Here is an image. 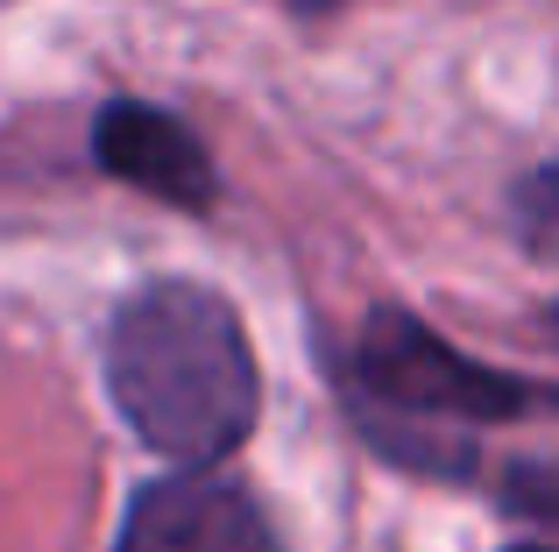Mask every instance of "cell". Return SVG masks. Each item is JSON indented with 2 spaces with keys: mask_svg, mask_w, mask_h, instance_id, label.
<instances>
[{
  "mask_svg": "<svg viewBox=\"0 0 559 552\" xmlns=\"http://www.w3.org/2000/svg\"><path fill=\"white\" fill-rule=\"evenodd\" d=\"M503 503L532 525H552L559 531V460H518L503 475Z\"/></svg>",
  "mask_w": 559,
  "mask_h": 552,
  "instance_id": "5",
  "label": "cell"
},
{
  "mask_svg": "<svg viewBox=\"0 0 559 552\" xmlns=\"http://www.w3.org/2000/svg\"><path fill=\"white\" fill-rule=\"evenodd\" d=\"M518 213H524V227H532L538 249H559V164H546L538 178H524Z\"/></svg>",
  "mask_w": 559,
  "mask_h": 552,
  "instance_id": "6",
  "label": "cell"
},
{
  "mask_svg": "<svg viewBox=\"0 0 559 552\" xmlns=\"http://www.w3.org/2000/svg\"><path fill=\"white\" fill-rule=\"evenodd\" d=\"M107 389L121 418L178 468H213L248 440L262 404L248 326L213 284L164 276L114 312Z\"/></svg>",
  "mask_w": 559,
  "mask_h": 552,
  "instance_id": "1",
  "label": "cell"
},
{
  "mask_svg": "<svg viewBox=\"0 0 559 552\" xmlns=\"http://www.w3.org/2000/svg\"><path fill=\"white\" fill-rule=\"evenodd\" d=\"M510 552H559V545H510Z\"/></svg>",
  "mask_w": 559,
  "mask_h": 552,
  "instance_id": "7",
  "label": "cell"
},
{
  "mask_svg": "<svg viewBox=\"0 0 559 552\" xmlns=\"http://www.w3.org/2000/svg\"><path fill=\"white\" fill-rule=\"evenodd\" d=\"M355 397L369 418V440H382L396 460L461 475L467 432L524 411L532 389L467 361L411 312H376L355 340Z\"/></svg>",
  "mask_w": 559,
  "mask_h": 552,
  "instance_id": "2",
  "label": "cell"
},
{
  "mask_svg": "<svg viewBox=\"0 0 559 552\" xmlns=\"http://www.w3.org/2000/svg\"><path fill=\"white\" fill-rule=\"evenodd\" d=\"M552 333H559V312H552Z\"/></svg>",
  "mask_w": 559,
  "mask_h": 552,
  "instance_id": "9",
  "label": "cell"
},
{
  "mask_svg": "<svg viewBox=\"0 0 559 552\" xmlns=\"http://www.w3.org/2000/svg\"><path fill=\"white\" fill-rule=\"evenodd\" d=\"M121 552H284L241 482L219 475H170L128 503Z\"/></svg>",
  "mask_w": 559,
  "mask_h": 552,
  "instance_id": "3",
  "label": "cell"
},
{
  "mask_svg": "<svg viewBox=\"0 0 559 552\" xmlns=\"http://www.w3.org/2000/svg\"><path fill=\"white\" fill-rule=\"evenodd\" d=\"M93 156H99L107 178L164 199V206H185V213H205L213 192H219V170H213V156H205V142L191 135L178 113L142 107V99H114V107H99Z\"/></svg>",
  "mask_w": 559,
  "mask_h": 552,
  "instance_id": "4",
  "label": "cell"
},
{
  "mask_svg": "<svg viewBox=\"0 0 559 552\" xmlns=\"http://www.w3.org/2000/svg\"><path fill=\"white\" fill-rule=\"evenodd\" d=\"M298 8H312V14H319V8H333V0H298Z\"/></svg>",
  "mask_w": 559,
  "mask_h": 552,
  "instance_id": "8",
  "label": "cell"
}]
</instances>
